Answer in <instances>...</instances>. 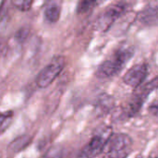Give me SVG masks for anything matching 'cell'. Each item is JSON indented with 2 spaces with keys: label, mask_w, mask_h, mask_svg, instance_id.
Instances as JSON below:
<instances>
[{
  "label": "cell",
  "mask_w": 158,
  "mask_h": 158,
  "mask_svg": "<svg viewBox=\"0 0 158 158\" xmlns=\"http://www.w3.org/2000/svg\"><path fill=\"white\" fill-rule=\"evenodd\" d=\"M134 56V49L131 46H121L118 48L110 58L102 62L96 71L95 76L100 80H106L120 72L128 62Z\"/></svg>",
  "instance_id": "cell-1"
},
{
  "label": "cell",
  "mask_w": 158,
  "mask_h": 158,
  "mask_svg": "<svg viewBox=\"0 0 158 158\" xmlns=\"http://www.w3.org/2000/svg\"><path fill=\"white\" fill-rule=\"evenodd\" d=\"M110 126H101L94 133L89 143L78 154V158H95L102 154L107 145L108 141L113 135Z\"/></svg>",
  "instance_id": "cell-2"
},
{
  "label": "cell",
  "mask_w": 158,
  "mask_h": 158,
  "mask_svg": "<svg viewBox=\"0 0 158 158\" xmlns=\"http://www.w3.org/2000/svg\"><path fill=\"white\" fill-rule=\"evenodd\" d=\"M131 5L126 2L115 3L107 6L99 14L94 21V29L101 32H106L115 21L129 11Z\"/></svg>",
  "instance_id": "cell-3"
},
{
  "label": "cell",
  "mask_w": 158,
  "mask_h": 158,
  "mask_svg": "<svg viewBox=\"0 0 158 158\" xmlns=\"http://www.w3.org/2000/svg\"><path fill=\"white\" fill-rule=\"evenodd\" d=\"M66 65V59L63 56H56L51 59V61L41 69L38 73L35 82L39 88L48 87L61 73Z\"/></svg>",
  "instance_id": "cell-4"
},
{
  "label": "cell",
  "mask_w": 158,
  "mask_h": 158,
  "mask_svg": "<svg viewBox=\"0 0 158 158\" xmlns=\"http://www.w3.org/2000/svg\"><path fill=\"white\" fill-rule=\"evenodd\" d=\"M133 141L126 133H114L106 147L109 158H126L130 154Z\"/></svg>",
  "instance_id": "cell-5"
},
{
  "label": "cell",
  "mask_w": 158,
  "mask_h": 158,
  "mask_svg": "<svg viewBox=\"0 0 158 158\" xmlns=\"http://www.w3.org/2000/svg\"><path fill=\"white\" fill-rule=\"evenodd\" d=\"M149 73V67L146 63H140L136 64L131 67L123 76V81L128 86L138 89L146 80Z\"/></svg>",
  "instance_id": "cell-6"
},
{
  "label": "cell",
  "mask_w": 158,
  "mask_h": 158,
  "mask_svg": "<svg viewBox=\"0 0 158 158\" xmlns=\"http://www.w3.org/2000/svg\"><path fill=\"white\" fill-rule=\"evenodd\" d=\"M116 106V99L107 94H102L98 95L95 102L96 114L99 116H105L114 109Z\"/></svg>",
  "instance_id": "cell-7"
},
{
  "label": "cell",
  "mask_w": 158,
  "mask_h": 158,
  "mask_svg": "<svg viewBox=\"0 0 158 158\" xmlns=\"http://www.w3.org/2000/svg\"><path fill=\"white\" fill-rule=\"evenodd\" d=\"M32 141V137L29 134H22L15 138L9 143L6 150L9 155H16L23 150H25Z\"/></svg>",
  "instance_id": "cell-8"
},
{
  "label": "cell",
  "mask_w": 158,
  "mask_h": 158,
  "mask_svg": "<svg viewBox=\"0 0 158 158\" xmlns=\"http://www.w3.org/2000/svg\"><path fill=\"white\" fill-rule=\"evenodd\" d=\"M141 23L146 26H152L158 23V6H145L138 15Z\"/></svg>",
  "instance_id": "cell-9"
},
{
  "label": "cell",
  "mask_w": 158,
  "mask_h": 158,
  "mask_svg": "<svg viewBox=\"0 0 158 158\" xmlns=\"http://www.w3.org/2000/svg\"><path fill=\"white\" fill-rule=\"evenodd\" d=\"M61 15V6L58 2L48 3L44 10V18L48 23H56L59 20Z\"/></svg>",
  "instance_id": "cell-10"
},
{
  "label": "cell",
  "mask_w": 158,
  "mask_h": 158,
  "mask_svg": "<svg viewBox=\"0 0 158 158\" xmlns=\"http://www.w3.org/2000/svg\"><path fill=\"white\" fill-rule=\"evenodd\" d=\"M158 89V76L155 77L153 80H151L150 81L143 84L141 87H139L138 89L135 90L133 95H135L136 97L140 98L142 101L145 102L146 99L148 98V96L156 90Z\"/></svg>",
  "instance_id": "cell-11"
},
{
  "label": "cell",
  "mask_w": 158,
  "mask_h": 158,
  "mask_svg": "<svg viewBox=\"0 0 158 158\" xmlns=\"http://www.w3.org/2000/svg\"><path fill=\"white\" fill-rule=\"evenodd\" d=\"M31 33V29L28 25H24L22 27H20L17 31L16 33L14 34V39L17 43L19 44H23L27 38L29 37Z\"/></svg>",
  "instance_id": "cell-12"
},
{
  "label": "cell",
  "mask_w": 158,
  "mask_h": 158,
  "mask_svg": "<svg viewBox=\"0 0 158 158\" xmlns=\"http://www.w3.org/2000/svg\"><path fill=\"white\" fill-rule=\"evenodd\" d=\"M97 5H98V2H96V1H90V0L80 1L77 5L76 12L78 14H84V13L92 10Z\"/></svg>",
  "instance_id": "cell-13"
},
{
  "label": "cell",
  "mask_w": 158,
  "mask_h": 158,
  "mask_svg": "<svg viewBox=\"0 0 158 158\" xmlns=\"http://www.w3.org/2000/svg\"><path fill=\"white\" fill-rule=\"evenodd\" d=\"M13 116H14V113L11 110L6 111V112H3L1 114V131H0L2 134L6 131V130L11 124L12 119H13Z\"/></svg>",
  "instance_id": "cell-14"
},
{
  "label": "cell",
  "mask_w": 158,
  "mask_h": 158,
  "mask_svg": "<svg viewBox=\"0 0 158 158\" xmlns=\"http://www.w3.org/2000/svg\"><path fill=\"white\" fill-rule=\"evenodd\" d=\"M12 5L20 11H29L31 8V6L33 4L32 1H26V0H13Z\"/></svg>",
  "instance_id": "cell-15"
},
{
  "label": "cell",
  "mask_w": 158,
  "mask_h": 158,
  "mask_svg": "<svg viewBox=\"0 0 158 158\" xmlns=\"http://www.w3.org/2000/svg\"><path fill=\"white\" fill-rule=\"evenodd\" d=\"M62 150L60 148H52L46 155V158H62Z\"/></svg>",
  "instance_id": "cell-16"
},
{
  "label": "cell",
  "mask_w": 158,
  "mask_h": 158,
  "mask_svg": "<svg viewBox=\"0 0 158 158\" xmlns=\"http://www.w3.org/2000/svg\"><path fill=\"white\" fill-rule=\"evenodd\" d=\"M149 111L151 114H153L154 116H158V100L154 101L150 106H149Z\"/></svg>",
  "instance_id": "cell-17"
},
{
  "label": "cell",
  "mask_w": 158,
  "mask_h": 158,
  "mask_svg": "<svg viewBox=\"0 0 158 158\" xmlns=\"http://www.w3.org/2000/svg\"><path fill=\"white\" fill-rule=\"evenodd\" d=\"M150 158H156V157H150Z\"/></svg>",
  "instance_id": "cell-18"
}]
</instances>
